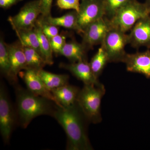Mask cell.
Returning <instances> with one entry per match:
<instances>
[{
  "label": "cell",
  "mask_w": 150,
  "mask_h": 150,
  "mask_svg": "<svg viewBox=\"0 0 150 150\" xmlns=\"http://www.w3.org/2000/svg\"><path fill=\"white\" fill-rule=\"evenodd\" d=\"M52 116L67 134V149L93 150L87 131L86 122L88 121L77 103L68 107L56 105Z\"/></svg>",
  "instance_id": "obj_1"
},
{
  "label": "cell",
  "mask_w": 150,
  "mask_h": 150,
  "mask_svg": "<svg viewBox=\"0 0 150 150\" xmlns=\"http://www.w3.org/2000/svg\"><path fill=\"white\" fill-rule=\"evenodd\" d=\"M16 94L17 114L19 124L22 128L25 129L37 116L53 115L57 105L52 100L19 86L16 88Z\"/></svg>",
  "instance_id": "obj_2"
},
{
  "label": "cell",
  "mask_w": 150,
  "mask_h": 150,
  "mask_svg": "<svg viewBox=\"0 0 150 150\" xmlns=\"http://www.w3.org/2000/svg\"><path fill=\"white\" fill-rule=\"evenodd\" d=\"M105 89L102 84H84L77 98V103L89 123L97 124L102 121L100 104Z\"/></svg>",
  "instance_id": "obj_3"
},
{
  "label": "cell",
  "mask_w": 150,
  "mask_h": 150,
  "mask_svg": "<svg viewBox=\"0 0 150 150\" xmlns=\"http://www.w3.org/2000/svg\"><path fill=\"white\" fill-rule=\"evenodd\" d=\"M149 15L145 3L134 0L118 10L110 19L112 27L126 33L141 18Z\"/></svg>",
  "instance_id": "obj_4"
},
{
  "label": "cell",
  "mask_w": 150,
  "mask_h": 150,
  "mask_svg": "<svg viewBox=\"0 0 150 150\" xmlns=\"http://www.w3.org/2000/svg\"><path fill=\"white\" fill-rule=\"evenodd\" d=\"M128 44H129V34L112 27L101 46L107 54L109 62H123L127 54L125 46Z\"/></svg>",
  "instance_id": "obj_5"
},
{
  "label": "cell",
  "mask_w": 150,
  "mask_h": 150,
  "mask_svg": "<svg viewBox=\"0 0 150 150\" xmlns=\"http://www.w3.org/2000/svg\"><path fill=\"white\" fill-rule=\"evenodd\" d=\"M40 14L39 0H34L26 3L16 15L9 17L8 21L15 31L33 29Z\"/></svg>",
  "instance_id": "obj_6"
},
{
  "label": "cell",
  "mask_w": 150,
  "mask_h": 150,
  "mask_svg": "<svg viewBox=\"0 0 150 150\" xmlns=\"http://www.w3.org/2000/svg\"><path fill=\"white\" fill-rule=\"evenodd\" d=\"M15 123L13 108L2 84L0 86V131L5 144L9 142Z\"/></svg>",
  "instance_id": "obj_7"
},
{
  "label": "cell",
  "mask_w": 150,
  "mask_h": 150,
  "mask_svg": "<svg viewBox=\"0 0 150 150\" xmlns=\"http://www.w3.org/2000/svg\"><path fill=\"white\" fill-rule=\"evenodd\" d=\"M105 16L103 0H81L78 20L82 34L89 25Z\"/></svg>",
  "instance_id": "obj_8"
},
{
  "label": "cell",
  "mask_w": 150,
  "mask_h": 150,
  "mask_svg": "<svg viewBox=\"0 0 150 150\" xmlns=\"http://www.w3.org/2000/svg\"><path fill=\"white\" fill-rule=\"evenodd\" d=\"M112 27L110 20L105 16L94 22L84 30L82 44L87 51L96 45H101Z\"/></svg>",
  "instance_id": "obj_9"
},
{
  "label": "cell",
  "mask_w": 150,
  "mask_h": 150,
  "mask_svg": "<svg viewBox=\"0 0 150 150\" xmlns=\"http://www.w3.org/2000/svg\"><path fill=\"white\" fill-rule=\"evenodd\" d=\"M19 76L23 80L27 89L35 95L43 97L52 100L58 105V103L51 92L46 88L38 75V71L27 68L21 71Z\"/></svg>",
  "instance_id": "obj_10"
},
{
  "label": "cell",
  "mask_w": 150,
  "mask_h": 150,
  "mask_svg": "<svg viewBox=\"0 0 150 150\" xmlns=\"http://www.w3.org/2000/svg\"><path fill=\"white\" fill-rule=\"evenodd\" d=\"M129 44L135 48L145 46L150 48V16L137 21L129 34Z\"/></svg>",
  "instance_id": "obj_11"
},
{
  "label": "cell",
  "mask_w": 150,
  "mask_h": 150,
  "mask_svg": "<svg viewBox=\"0 0 150 150\" xmlns=\"http://www.w3.org/2000/svg\"><path fill=\"white\" fill-rule=\"evenodd\" d=\"M11 65L10 82L15 84L17 83L18 76L21 71L27 68L23 47L19 41L7 44Z\"/></svg>",
  "instance_id": "obj_12"
},
{
  "label": "cell",
  "mask_w": 150,
  "mask_h": 150,
  "mask_svg": "<svg viewBox=\"0 0 150 150\" xmlns=\"http://www.w3.org/2000/svg\"><path fill=\"white\" fill-rule=\"evenodd\" d=\"M123 63L129 72L139 73L150 79V51L126 54Z\"/></svg>",
  "instance_id": "obj_13"
},
{
  "label": "cell",
  "mask_w": 150,
  "mask_h": 150,
  "mask_svg": "<svg viewBox=\"0 0 150 150\" xmlns=\"http://www.w3.org/2000/svg\"><path fill=\"white\" fill-rule=\"evenodd\" d=\"M60 67L69 71L84 84L99 85L101 83L94 74L89 63L87 60L71 64L62 63L60 64Z\"/></svg>",
  "instance_id": "obj_14"
},
{
  "label": "cell",
  "mask_w": 150,
  "mask_h": 150,
  "mask_svg": "<svg viewBox=\"0 0 150 150\" xmlns=\"http://www.w3.org/2000/svg\"><path fill=\"white\" fill-rule=\"evenodd\" d=\"M80 90L77 87L67 84L51 91L58 103V106L68 107L76 103Z\"/></svg>",
  "instance_id": "obj_15"
},
{
  "label": "cell",
  "mask_w": 150,
  "mask_h": 150,
  "mask_svg": "<svg viewBox=\"0 0 150 150\" xmlns=\"http://www.w3.org/2000/svg\"><path fill=\"white\" fill-rule=\"evenodd\" d=\"M44 22L57 27H62L74 30L79 34H82L81 31L78 24V12L73 10L62 16L53 17L50 16L39 18Z\"/></svg>",
  "instance_id": "obj_16"
},
{
  "label": "cell",
  "mask_w": 150,
  "mask_h": 150,
  "mask_svg": "<svg viewBox=\"0 0 150 150\" xmlns=\"http://www.w3.org/2000/svg\"><path fill=\"white\" fill-rule=\"evenodd\" d=\"M87 51L82 43L72 40L65 43L59 54L66 57L71 63H75L87 60Z\"/></svg>",
  "instance_id": "obj_17"
},
{
  "label": "cell",
  "mask_w": 150,
  "mask_h": 150,
  "mask_svg": "<svg viewBox=\"0 0 150 150\" xmlns=\"http://www.w3.org/2000/svg\"><path fill=\"white\" fill-rule=\"evenodd\" d=\"M38 72L46 88L50 91L69 83V76L68 75L57 74L43 69L38 71Z\"/></svg>",
  "instance_id": "obj_18"
},
{
  "label": "cell",
  "mask_w": 150,
  "mask_h": 150,
  "mask_svg": "<svg viewBox=\"0 0 150 150\" xmlns=\"http://www.w3.org/2000/svg\"><path fill=\"white\" fill-rule=\"evenodd\" d=\"M40 45V53L46 65H51L54 64L53 53L49 39L43 33L40 25L37 22L34 27Z\"/></svg>",
  "instance_id": "obj_19"
},
{
  "label": "cell",
  "mask_w": 150,
  "mask_h": 150,
  "mask_svg": "<svg viewBox=\"0 0 150 150\" xmlns=\"http://www.w3.org/2000/svg\"><path fill=\"white\" fill-rule=\"evenodd\" d=\"M15 31L18 37L19 41L23 46L33 48L41 55L39 40L34 28Z\"/></svg>",
  "instance_id": "obj_20"
},
{
  "label": "cell",
  "mask_w": 150,
  "mask_h": 150,
  "mask_svg": "<svg viewBox=\"0 0 150 150\" xmlns=\"http://www.w3.org/2000/svg\"><path fill=\"white\" fill-rule=\"evenodd\" d=\"M108 62H109V60L107 54L104 48L101 46L89 63L92 71L97 79L102 74Z\"/></svg>",
  "instance_id": "obj_21"
},
{
  "label": "cell",
  "mask_w": 150,
  "mask_h": 150,
  "mask_svg": "<svg viewBox=\"0 0 150 150\" xmlns=\"http://www.w3.org/2000/svg\"><path fill=\"white\" fill-rule=\"evenodd\" d=\"M23 47L27 68H31L37 71L43 69L46 64L41 55L33 48L23 46Z\"/></svg>",
  "instance_id": "obj_22"
},
{
  "label": "cell",
  "mask_w": 150,
  "mask_h": 150,
  "mask_svg": "<svg viewBox=\"0 0 150 150\" xmlns=\"http://www.w3.org/2000/svg\"><path fill=\"white\" fill-rule=\"evenodd\" d=\"M0 69L9 81L11 80V65L7 44L2 37L0 40Z\"/></svg>",
  "instance_id": "obj_23"
},
{
  "label": "cell",
  "mask_w": 150,
  "mask_h": 150,
  "mask_svg": "<svg viewBox=\"0 0 150 150\" xmlns=\"http://www.w3.org/2000/svg\"><path fill=\"white\" fill-rule=\"evenodd\" d=\"M134 0H103L105 16L110 19L120 9Z\"/></svg>",
  "instance_id": "obj_24"
},
{
  "label": "cell",
  "mask_w": 150,
  "mask_h": 150,
  "mask_svg": "<svg viewBox=\"0 0 150 150\" xmlns=\"http://www.w3.org/2000/svg\"><path fill=\"white\" fill-rule=\"evenodd\" d=\"M36 22L40 25L42 31L49 40L59 34L58 27L44 22L40 18L38 19Z\"/></svg>",
  "instance_id": "obj_25"
},
{
  "label": "cell",
  "mask_w": 150,
  "mask_h": 150,
  "mask_svg": "<svg viewBox=\"0 0 150 150\" xmlns=\"http://www.w3.org/2000/svg\"><path fill=\"white\" fill-rule=\"evenodd\" d=\"M81 0H57L56 5L61 9L73 10L79 12Z\"/></svg>",
  "instance_id": "obj_26"
},
{
  "label": "cell",
  "mask_w": 150,
  "mask_h": 150,
  "mask_svg": "<svg viewBox=\"0 0 150 150\" xmlns=\"http://www.w3.org/2000/svg\"><path fill=\"white\" fill-rule=\"evenodd\" d=\"M66 37L62 35H58L49 40L52 51L54 53L59 54L66 42Z\"/></svg>",
  "instance_id": "obj_27"
},
{
  "label": "cell",
  "mask_w": 150,
  "mask_h": 150,
  "mask_svg": "<svg viewBox=\"0 0 150 150\" xmlns=\"http://www.w3.org/2000/svg\"><path fill=\"white\" fill-rule=\"evenodd\" d=\"M53 0H39L41 16L47 17L51 16V10Z\"/></svg>",
  "instance_id": "obj_28"
},
{
  "label": "cell",
  "mask_w": 150,
  "mask_h": 150,
  "mask_svg": "<svg viewBox=\"0 0 150 150\" xmlns=\"http://www.w3.org/2000/svg\"><path fill=\"white\" fill-rule=\"evenodd\" d=\"M23 0H0L1 8L8 9Z\"/></svg>",
  "instance_id": "obj_29"
},
{
  "label": "cell",
  "mask_w": 150,
  "mask_h": 150,
  "mask_svg": "<svg viewBox=\"0 0 150 150\" xmlns=\"http://www.w3.org/2000/svg\"><path fill=\"white\" fill-rule=\"evenodd\" d=\"M145 3L147 7L148 10L149 12V15L150 16V0H146Z\"/></svg>",
  "instance_id": "obj_30"
}]
</instances>
